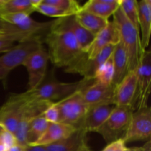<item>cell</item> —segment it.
Segmentation results:
<instances>
[{
  "label": "cell",
  "mask_w": 151,
  "mask_h": 151,
  "mask_svg": "<svg viewBox=\"0 0 151 151\" xmlns=\"http://www.w3.org/2000/svg\"><path fill=\"white\" fill-rule=\"evenodd\" d=\"M35 8L31 0H0V15L25 13L30 16Z\"/></svg>",
  "instance_id": "cb8c5ba5"
},
{
  "label": "cell",
  "mask_w": 151,
  "mask_h": 151,
  "mask_svg": "<svg viewBox=\"0 0 151 151\" xmlns=\"http://www.w3.org/2000/svg\"><path fill=\"white\" fill-rule=\"evenodd\" d=\"M120 41L119 31L113 21H109L107 26L95 35L90 45L86 55L88 58H94L107 46L116 45Z\"/></svg>",
  "instance_id": "9a60e30c"
},
{
  "label": "cell",
  "mask_w": 151,
  "mask_h": 151,
  "mask_svg": "<svg viewBox=\"0 0 151 151\" xmlns=\"http://www.w3.org/2000/svg\"><path fill=\"white\" fill-rule=\"evenodd\" d=\"M21 32H24L19 30L16 27L7 23L0 18V34H17Z\"/></svg>",
  "instance_id": "836d02e7"
},
{
  "label": "cell",
  "mask_w": 151,
  "mask_h": 151,
  "mask_svg": "<svg viewBox=\"0 0 151 151\" xmlns=\"http://www.w3.org/2000/svg\"><path fill=\"white\" fill-rule=\"evenodd\" d=\"M7 151H25L24 147L19 144H16L7 149Z\"/></svg>",
  "instance_id": "8d00e7d4"
},
{
  "label": "cell",
  "mask_w": 151,
  "mask_h": 151,
  "mask_svg": "<svg viewBox=\"0 0 151 151\" xmlns=\"http://www.w3.org/2000/svg\"><path fill=\"white\" fill-rule=\"evenodd\" d=\"M43 1L60 9L70 16H75L81 10V6L75 0H43Z\"/></svg>",
  "instance_id": "83f0119b"
},
{
  "label": "cell",
  "mask_w": 151,
  "mask_h": 151,
  "mask_svg": "<svg viewBox=\"0 0 151 151\" xmlns=\"http://www.w3.org/2000/svg\"><path fill=\"white\" fill-rule=\"evenodd\" d=\"M44 41L48 47L50 60L57 67H68L84 53L65 24L63 18L53 20L50 30L46 33Z\"/></svg>",
  "instance_id": "6da1fadb"
},
{
  "label": "cell",
  "mask_w": 151,
  "mask_h": 151,
  "mask_svg": "<svg viewBox=\"0 0 151 151\" xmlns=\"http://www.w3.org/2000/svg\"><path fill=\"white\" fill-rule=\"evenodd\" d=\"M49 60L48 52L43 44L31 52L24 60L22 66H25L29 76V91L35 89L44 83Z\"/></svg>",
  "instance_id": "30bf717a"
},
{
  "label": "cell",
  "mask_w": 151,
  "mask_h": 151,
  "mask_svg": "<svg viewBox=\"0 0 151 151\" xmlns=\"http://www.w3.org/2000/svg\"><path fill=\"white\" fill-rule=\"evenodd\" d=\"M114 86L112 84L106 85L94 81L91 85L82 90V95L88 107L114 105Z\"/></svg>",
  "instance_id": "5bb4252c"
},
{
  "label": "cell",
  "mask_w": 151,
  "mask_h": 151,
  "mask_svg": "<svg viewBox=\"0 0 151 151\" xmlns=\"http://www.w3.org/2000/svg\"><path fill=\"white\" fill-rule=\"evenodd\" d=\"M8 147H7L6 146L0 144V151H7Z\"/></svg>",
  "instance_id": "74e56055"
},
{
  "label": "cell",
  "mask_w": 151,
  "mask_h": 151,
  "mask_svg": "<svg viewBox=\"0 0 151 151\" xmlns=\"http://www.w3.org/2000/svg\"><path fill=\"white\" fill-rule=\"evenodd\" d=\"M126 151H131V148H128V147H127Z\"/></svg>",
  "instance_id": "60d3db41"
},
{
  "label": "cell",
  "mask_w": 151,
  "mask_h": 151,
  "mask_svg": "<svg viewBox=\"0 0 151 151\" xmlns=\"http://www.w3.org/2000/svg\"><path fill=\"white\" fill-rule=\"evenodd\" d=\"M137 71V92L134 110L148 106L151 86V53L145 50L142 55Z\"/></svg>",
  "instance_id": "8fae6325"
},
{
  "label": "cell",
  "mask_w": 151,
  "mask_h": 151,
  "mask_svg": "<svg viewBox=\"0 0 151 151\" xmlns=\"http://www.w3.org/2000/svg\"><path fill=\"white\" fill-rule=\"evenodd\" d=\"M0 18L7 23L16 27L19 30L41 36L43 33H47L50 30L53 21L48 22H38L30 18L25 13H10L0 15Z\"/></svg>",
  "instance_id": "4fadbf2b"
},
{
  "label": "cell",
  "mask_w": 151,
  "mask_h": 151,
  "mask_svg": "<svg viewBox=\"0 0 151 151\" xmlns=\"http://www.w3.org/2000/svg\"><path fill=\"white\" fill-rule=\"evenodd\" d=\"M28 91L21 94H13L0 107V124L14 134L27 105L31 100Z\"/></svg>",
  "instance_id": "52a82bcc"
},
{
  "label": "cell",
  "mask_w": 151,
  "mask_h": 151,
  "mask_svg": "<svg viewBox=\"0 0 151 151\" xmlns=\"http://www.w3.org/2000/svg\"><path fill=\"white\" fill-rule=\"evenodd\" d=\"M131 151H151V142H146L145 144L141 147H131Z\"/></svg>",
  "instance_id": "e575fe53"
},
{
  "label": "cell",
  "mask_w": 151,
  "mask_h": 151,
  "mask_svg": "<svg viewBox=\"0 0 151 151\" xmlns=\"http://www.w3.org/2000/svg\"><path fill=\"white\" fill-rule=\"evenodd\" d=\"M113 22L116 24L119 38L126 51L128 59V71L135 70L139 64L143 53L139 31L125 18L120 7L113 15Z\"/></svg>",
  "instance_id": "7a4b0ae2"
},
{
  "label": "cell",
  "mask_w": 151,
  "mask_h": 151,
  "mask_svg": "<svg viewBox=\"0 0 151 151\" xmlns=\"http://www.w3.org/2000/svg\"><path fill=\"white\" fill-rule=\"evenodd\" d=\"M137 5L141 46L143 51H145L148 47L150 38L151 0H142L137 2Z\"/></svg>",
  "instance_id": "ac0fdd59"
},
{
  "label": "cell",
  "mask_w": 151,
  "mask_h": 151,
  "mask_svg": "<svg viewBox=\"0 0 151 151\" xmlns=\"http://www.w3.org/2000/svg\"><path fill=\"white\" fill-rule=\"evenodd\" d=\"M30 36H32V35L26 32H21L0 37V54H4L6 52L9 51L15 45V43L19 42Z\"/></svg>",
  "instance_id": "f1b7e54d"
},
{
  "label": "cell",
  "mask_w": 151,
  "mask_h": 151,
  "mask_svg": "<svg viewBox=\"0 0 151 151\" xmlns=\"http://www.w3.org/2000/svg\"><path fill=\"white\" fill-rule=\"evenodd\" d=\"M95 80L83 78L81 81L74 83H62L58 81H49L42 83L38 88L29 91L31 96L38 100L57 103L76 91L83 90L91 85Z\"/></svg>",
  "instance_id": "277c9868"
},
{
  "label": "cell",
  "mask_w": 151,
  "mask_h": 151,
  "mask_svg": "<svg viewBox=\"0 0 151 151\" xmlns=\"http://www.w3.org/2000/svg\"><path fill=\"white\" fill-rule=\"evenodd\" d=\"M137 92V71H131L114 87V105L115 106H128L134 110Z\"/></svg>",
  "instance_id": "7c38bea8"
},
{
  "label": "cell",
  "mask_w": 151,
  "mask_h": 151,
  "mask_svg": "<svg viewBox=\"0 0 151 151\" xmlns=\"http://www.w3.org/2000/svg\"><path fill=\"white\" fill-rule=\"evenodd\" d=\"M75 17L80 24L94 35H97L101 32L107 26L109 22V20L99 17L93 13L83 10L82 8L75 15Z\"/></svg>",
  "instance_id": "603a6c76"
},
{
  "label": "cell",
  "mask_w": 151,
  "mask_h": 151,
  "mask_svg": "<svg viewBox=\"0 0 151 151\" xmlns=\"http://www.w3.org/2000/svg\"><path fill=\"white\" fill-rule=\"evenodd\" d=\"M11 35V34H0V37L4 36V35Z\"/></svg>",
  "instance_id": "ab89813d"
},
{
  "label": "cell",
  "mask_w": 151,
  "mask_h": 151,
  "mask_svg": "<svg viewBox=\"0 0 151 151\" xmlns=\"http://www.w3.org/2000/svg\"><path fill=\"white\" fill-rule=\"evenodd\" d=\"M55 103L59 111V122L78 129L88 109L83 98L82 90Z\"/></svg>",
  "instance_id": "8992f818"
},
{
  "label": "cell",
  "mask_w": 151,
  "mask_h": 151,
  "mask_svg": "<svg viewBox=\"0 0 151 151\" xmlns=\"http://www.w3.org/2000/svg\"><path fill=\"white\" fill-rule=\"evenodd\" d=\"M114 78V66L111 56L99 68L95 75L96 81L106 85L112 84Z\"/></svg>",
  "instance_id": "4316f807"
},
{
  "label": "cell",
  "mask_w": 151,
  "mask_h": 151,
  "mask_svg": "<svg viewBox=\"0 0 151 151\" xmlns=\"http://www.w3.org/2000/svg\"><path fill=\"white\" fill-rule=\"evenodd\" d=\"M50 122L44 117L43 114L35 117L29 126L27 132V145H32L44 134Z\"/></svg>",
  "instance_id": "d4e9b609"
},
{
  "label": "cell",
  "mask_w": 151,
  "mask_h": 151,
  "mask_svg": "<svg viewBox=\"0 0 151 151\" xmlns=\"http://www.w3.org/2000/svg\"><path fill=\"white\" fill-rule=\"evenodd\" d=\"M114 107V105H100L88 107L79 128L85 131L87 134L96 132L107 119Z\"/></svg>",
  "instance_id": "2e32d148"
},
{
  "label": "cell",
  "mask_w": 151,
  "mask_h": 151,
  "mask_svg": "<svg viewBox=\"0 0 151 151\" xmlns=\"http://www.w3.org/2000/svg\"><path fill=\"white\" fill-rule=\"evenodd\" d=\"M111 59L114 66V78L112 85L115 87L129 72L128 55L123 44L120 41L114 46V49L111 55Z\"/></svg>",
  "instance_id": "ffe728a7"
},
{
  "label": "cell",
  "mask_w": 151,
  "mask_h": 151,
  "mask_svg": "<svg viewBox=\"0 0 151 151\" xmlns=\"http://www.w3.org/2000/svg\"><path fill=\"white\" fill-rule=\"evenodd\" d=\"M44 147L47 151H82L88 147L87 133L78 128L69 137Z\"/></svg>",
  "instance_id": "e0dca14e"
},
{
  "label": "cell",
  "mask_w": 151,
  "mask_h": 151,
  "mask_svg": "<svg viewBox=\"0 0 151 151\" xmlns=\"http://www.w3.org/2000/svg\"><path fill=\"white\" fill-rule=\"evenodd\" d=\"M35 12L42 13V14L45 15V16H50V17H55L57 18V19L70 16L66 12L63 11L60 9L58 8V7H55V6L46 4V3L43 1V0H41V1L38 5L35 6Z\"/></svg>",
  "instance_id": "f546056e"
},
{
  "label": "cell",
  "mask_w": 151,
  "mask_h": 151,
  "mask_svg": "<svg viewBox=\"0 0 151 151\" xmlns=\"http://www.w3.org/2000/svg\"><path fill=\"white\" fill-rule=\"evenodd\" d=\"M82 151H93V150H91V149H90V147L88 146V147H86V148L84 149V150H83Z\"/></svg>",
  "instance_id": "f35d334b"
},
{
  "label": "cell",
  "mask_w": 151,
  "mask_h": 151,
  "mask_svg": "<svg viewBox=\"0 0 151 151\" xmlns=\"http://www.w3.org/2000/svg\"><path fill=\"white\" fill-rule=\"evenodd\" d=\"M0 144L6 146L8 148L17 144L14 134L9 131L1 124H0Z\"/></svg>",
  "instance_id": "4dcf8cb0"
},
{
  "label": "cell",
  "mask_w": 151,
  "mask_h": 151,
  "mask_svg": "<svg viewBox=\"0 0 151 151\" xmlns=\"http://www.w3.org/2000/svg\"><path fill=\"white\" fill-rule=\"evenodd\" d=\"M41 44V36L32 35L18 42L0 56V81H4L12 70L22 65L25 58Z\"/></svg>",
  "instance_id": "3957f363"
},
{
  "label": "cell",
  "mask_w": 151,
  "mask_h": 151,
  "mask_svg": "<svg viewBox=\"0 0 151 151\" xmlns=\"http://www.w3.org/2000/svg\"><path fill=\"white\" fill-rule=\"evenodd\" d=\"M133 111L132 108L128 106H115L107 119L96 132L102 136L107 144L123 139Z\"/></svg>",
  "instance_id": "5b68a950"
},
{
  "label": "cell",
  "mask_w": 151,
  "mask_h": 151,
  "mask_svg": "<svg viewBox=\"0 0 151 151\" xmlns=\"http://www.w3.org/2000/svg\"><path fill=\"white\" fill-rule=\"evenodd\" d=\"M151 109L149 106L139 108L131 114L123 140L125 144L137 141H150Z\"/></svg>",
  "instance_id": "9c48e42d"
},
{
  "label": "cell",
  "mask_w": 151,
  "mask_h": 151,
  "mask_svg": "<svg viewBox=\"0 0 151 151\" xmlns=\"http://www.w3.org/2000/svg\"><path fill=\"white\" fill-rule=\"evenodd\" d=\"M120 0H90L81 8L103 19L109 20L119 7Z\"/></svg>",
  "instance_id": "7402d4cb"
},
{
  "label": "cell",
  "mask_w": 151,
  "mask_h": 151,
  "mask_svg": "<svg viewBox=\"0 0 151 151\" xmlns=\"http://www.w3.org/2000/svg\"><path fill=\"white\" fill-rule=\"evenodd\" d=\"M137 2V0H120L119 7L125 18L139 31Z\"/></svg>",
  "instance_id": "484cf974"
},
{
  "label": "cell",
  "mask_w": 151,
  "mask_h": 151,
  "mask_svg": "<svg viewBox=\"0 0 151 151\" xmlns=\"http://www.w3.org/2000/svg\"><path fill=\"white\" fill-rule=\"evenodd\" d=\"M76 130L73 126L62 122L49 123L44 134L35 142L29 145H48L69 137Z\"/></svg>",
  "instance_id": "d6986e66"
},
{
  "label": "cell",
  "mask_w": 151,
  "mask_h": 151,
  "mask_svg": "<svg viewBox=\"0 0 151 151\" xmlns=\"http://www.w3.org/2000/svg\"><path fill=\"white\" fill-rule=\"evenodd\" d=\"M63 19L67 27L75 36L81 51L86 52L95 35L80 24L79 22L75 19V16L63 17Z\"/></svg>",
  "instance_id": "44dd1931"
},
{
  "label": "cell",
  "mask_w": 151,
  "mask_h": 151,
  "mask_svg": "<svg viewBox=\"0 0 151 151\" xmlns=\"http://www.w3.org/2000/svg\"><path fill=\"white\" fill-rule=\"evenodd\" d=\"M125 145V141L121 139L108 144L101 151H126L127 147Z\"/></svg>",
  "instance_id": "d6a6232c"
},
{
  "label": "cell",
  "mask_w": 151,
  "mask_h": 151,
  "mask_svg": "<svg viewBox=\"0 0 151 151\" xmlns=\"http://www.w3.org/2000/svg\"><path fill=\"white\" fill-rule=\"evenodd\" d=\"M43 116L50 123L59 122V111L55 103L50 105L44 112Z\"/></svg>",
  "instance_id": "1f68e13d"
},
{
  "label": "cell",
  "mask_w": 151,
  "mask_h": 151,
  "mask_svg": "<svg viewBox=\"0 0 151 151\" xmlns=\"http://www.w3.org/2000/svg\"><path fill=\"white\" fill-rule=\"evenodd\" d=\"M114 46L112 44L107 46L94 58H88L86 52L83 53L74 63L65 68V72L79 74L87 80H94L99 68L111 56Z\"/></svg>",
  "instance_id": "ba28073f"
},
{
  "label": "cell",
  "mask_w": 151,
  "mask_h": 151,
  "mask_svg": "<svg viewBox=\"0 0 151 151\" xmlns=\"http://www.w3.org/2000/svg\"><path fill=\"white\" fill-rule=\"evenodd\" d=\"M25 151H47L44 146L27 145L24 147Z\"/></svg>",
  "instance_id": "d590c367"
}]
</instances>
